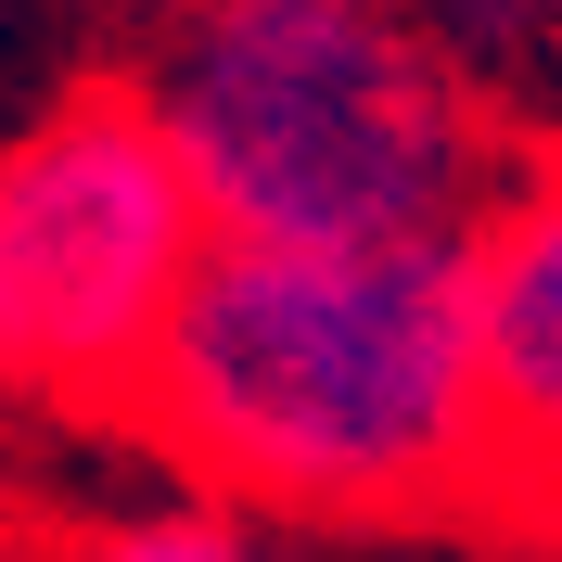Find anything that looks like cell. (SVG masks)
Masks as SVG:
<instances>
[{
    "label": "cell",
    "mask_w": 562,
    "mask_h": 562,
    "mask_svg": "<svg viewBox=\"0 0 562 562\" xmlns=\"http://www.w3.org/2000/svg\"><path fill=\"white\" fill-rule=\"evenodd\" d=\"M192 269L205 205L128 77L0 115V409L115 422Z\"/></svg>",
    "instance_id": "3"
},
{
    "label": "cell",
    "mask_w": 562,
    "mask_h": 562,
    "mask_svg": "<svg viewBox=\"0 0 562 562\" xmlns=\"http://www.w3.org/2000/svg\"><path fill=\"white\" fill-rule=\"evenodd\" d=\"M460 103L498 128V154L562 140V0H396Z\"/></svg>",
    "instance_id": "5"
},
{
    "label": "cell",
    "mask_w": 562,
    "mask_h": 562,
    "mask_svg": "<svg viewBox=\"0 0 562 562\" xmlns=\"http://www.w3.org/2000/svg\"><path fill=\"white\" fill-rule=\"evenodd\" d=\"M38 562H307L281 525L231 512V498H192V486H154V498H103L77 512Z\"/></svg>",
    "instance_id": "6"
},
{
    "label": "cell",
    "mask_w": 562,
    "mask_h": 562,
    "mask_svg": "<svg viewBox=\"0 0 562 562\" xmlns=\"http://www.w3.org/2000/svg\"><path fill=\"white\" fill-rule=\"evenodd\" d=\"M115 422L167 460V486L231 498L281 537L486 525L460 244H205Z\"/></svg>",
    "instance_id": "1"
},
{
    "label": "cell",
    "mask_w": 562,
    "mask_h": 562,
    "mask_svg": "<svg viewBox=\"0 0 562 562\" xmlns=\"http://www.w3.org/2000/svg\"><path fill=\"white\" fill-rule=\"evenodd\" d=\"M128 90L192 179L205 244H460L512 167L396 0H167Z\"/></svg>",
    "instance_id": "2"
},
{
    "label": "cell",
    "mask_w": 562,
    "mask_h": 562,
    "mask_svg": "<svg viewBox=\"0 0 562 562\" xmlns=\"http://www.w3.org/2000/svg\"><path fill=\"white\" fill-rule=\"evenodd\" d=\"M13 26H26V0H0V52H13Z\"/></svg>",
    "instance_id": "7"
},
{
    "label": "cell",
    "mask_w": 562,
    "mask_h": 562,
    "mask_svg": "<svg viewBox=\"0 0 562 562\" xmlns=\"http://www.w3.org/2000/svg\"><path fill=\"white\" fill-rule=\"evenodd\" d=\"M460 333L486 409V525L562 537V140L512 154L460 231Z\"/></svg>",
    "instance_id": "4"
}]
</instances>
